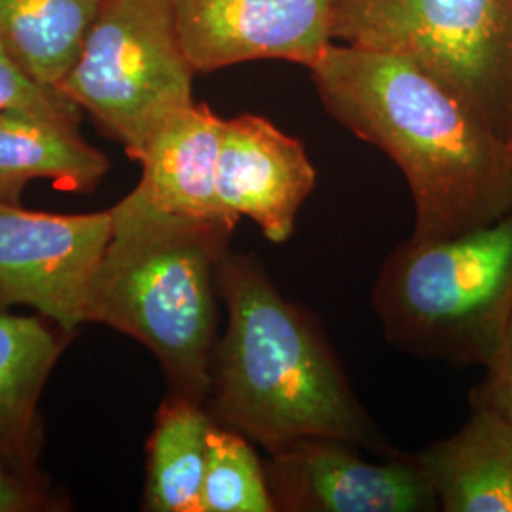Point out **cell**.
I'll return each mask as SVG.
<instances>
[{
	"mask_svg": "<svg viewBox=\"0 0 512 512\" xmlns=\"http://www.w3.org/2000/svg\"><path fill=\"white\" fill-rule=\"evenodd\" d=\"M76 122L8 116L0 120V192L19 203L23 186L50 179L57 188L90 192L109 171L103 152L88 145Z\"/></svg>",
	"mask_w": 512,
	"mask_h": 512,
	"instance_id": "cell-14",
	"label": "cell"
},
{
	"mask_svg": "<svg viewBox=\"0 0 512 512\" xmlns=\"http://www.w3.org/2000/svg\"><path fill=\"white\" fill-rule=\"evenodd\" d=\"M310 73L330 116L403 171L412 241L456 238L511 213L509 143L437 74L408 55L336 42Z\"/></svg>",
	"mask_w": 512,
	"mask_h": 512,
	"instance_id": "cell-1",
	"label": "cell"
},
{
	"mask_svg": "<svg viewBox=\"0 0 512 512\" xmlns=\"http://www.w3.org/2000/svg\"><path fill=\"white\" fill-rule=\"evenodd\" d=\"M0 205H19V203L10 202V200L0 192Z\"/></svg>",
	"mask_w": 512,
	"mask_h": 512,
	"instance_id": "cell-21",
	"label": "cell"
},
{
	"mask_svg": "<svg viewBox=\"0 0 512 512\" xmlns=\"http://www.w3.org/2000/svg\"><path fill=\"white\" fill-rule=\"evenodd\" d=\"M471 406L490 408L512 425V315L486 363V378L471 395Z\"/></svg>",
	"mask_w": 512,
	"mask_h": 512,
	"instance_id": "cell-19",
	"label": "cell"
},
{
	"mask_svg": "<svg viewBox=\"0 0 512 512\" xmlns=\"http://www.w3.org/2000/svg\"><path fill=\"white\" fill-rule=\"evenodd\" d=\"M228 325L211 363L209 414L268 454L311 437L387 454L325 332L287 300L253 256L226 253L217 272Z\"/></svg>",
	"mask_w": 512,
	"mask_h": 512,
	"instance_id": "cell-2",
	"label": "cell"
},
{
	"mask_svg": "<svg viewBox=\"0 0 512 512\" xmlns=\"http://www.w3.org/2000/svg\"><path fill=\"white\" fill-rule=\"evenodd\" d=\"M509 148H511V169H512V133H511V139H509ZM512 213V211H511Z\"/></svg>",
	"mask_w": 512,
	"mask_h": 512,
	"instance_id": "cell-22",
	"label": "cell"
},
{
	"mask_svg": "<svg viewBox=\"0 0 512 512\" xmlns=\"http://www.w3.org/2000/svg\"><path fill=\"white\" fill-rule=\"evenodd\" d=\"M456 435L418 454L446 512H512V425L471 406Z\"/></svg>",
	"mask_w": 512,
	"mask_h": 512,
	"instance_id": "cell-12",
	"label": "cell"
},
{
	"mask_svg": "<svg viewBox=\"0 0 512 512\" xmlns=\"http://www.w3.org/2000/svg\"><path fill=\"white\" fill-rule=\"evenodd\" d=\"M349 440L311 437L272 452L266 465L275 511L431 512L439 499L423 465L399 452L368 461Z\"/></svg>",
	"mask_w": 512,
	"mask_h": 512,
	"instance_id": "cell-8",
	"label": "cell"
},
{
	"mask_svg": "<svg viewBox=\"0 0 512 512\" xmlns=\"http://www.w3.org/2000/svg\"><path fill=\"white\" fill-rule=\"evenodd\" d=\"M8 116H38L78 124L80 109L55 88L42 86L25 73L0 40V120Z\"/></svg>",
	"mask_w": 512,
	"mask_h": 512,
	"instance_id": "cell-18",
	"label": "cell"
},
{
	"mask_svg": "<svg viewBox=\"0 0 512 512\" xmlns=\"http://www.w3.org/2000/svg\"><path fill=\"white\" fill-rule=\"evenodd\" d=\"M385 338L412 355L484 365L512 315V213L440 241H404L372 289Z\"/></svg>",
	"mask_w": 512,
	"mask_h": 512,
	"instance_id": "cell-4",
	"label": "cell"
},
{
	"mask_svg": "<svg viewBox=\"0 0 512 512\" xmlns=\"http://www.w3.org/2000/svg\"><path fill=\"white\" fill-rule=\"evenodd\" d=\"M315 181L304 145L270 120L256 114L224 120L217 165L222 215L247 217L272 243H285Z\"/></svg>",
	"mask_w": 512,
	"mask_h": 512,
	"instance_id": "cell-10",
	"label": "cell"
},
{
	"mask_svg": "<svg viewBox=\"0 0 512 512\" xmlns=\"http://www.w3.org/2000/svg\"><path fill=\"white\" fill-rule=\"evenodd\" d=\"M222 129L224 120L205 103L194 101L167 116L135 156L143 175L129 194L175 217H226L217 205Z\"/></svg>",
	"mask_w": 512,
	"mask_h": 512,
	"instance_id": "cell-11",
	"label": "cell"
},
{
	"mask_svg": "<svg viewBox=\"0 0 512 512\" xmlns=\"http://www.w3.org/2000/svg\"><path fill=\"white\" fill-rule=\"evenodd\" d=\"M103 0H0V40L42 86L73 69Z\"/></svg>",
	"mask_w": 512,
	"mask_h": 512,
	"instance_id": "cell-16",
	"label": "cell"
},
{
	"mask_svg": "<svg viewBox=\"0 0 512 512\" xmlns=\"http://www.w3.org/2000/svg\"><path fill=\"white\" fill-rule=\"evenodd\" d=\"M171 0H103L57 92L88 110L129 158L173 112L194 103Z\"/></svg>",
	"mask_w": 512,
	"mask_h": 512,
	"instance_id": "cell-6",
	"label": "cell"
},
{
	"mask_svg": "<svg viewBox=\"0 0 512 512\" xmlns=\"http://www.w3.org/2000/svg\"><path fill=\"white\" fill-rule=\"evenodd\" d=\"M112 215H55L0 205V310L29 306L65 332L86 323Z\"/></svg>",
	"mask_w": 512,
	"mask_h": 512,
	"instance_id": "cell-7",
	"label": "cell"
},
{
	"mask_svg": "<svg viewBox=\"0 0 512 512\" xmlns=\"http://www.w3.org/2000/svg\"><path fill=\"white\" fill-rule=\"evenodd\" d=\"M213 423L203 403L179 393L160 404L147 446V511L200 512Z\"/></svg>",
	"mask_w": 512,
	"mask_h": 512,
	"instance_id": "cell-15",
	"label": "cell"
},
{
	"mask_svg": "<svg viewBox=\"0 0 512 512\" xmlns=\"http://www.w3.org/2000/svg\"><path fill=\"white\" fill-rule=\"evenodd\" d=\"M46 505L48 499L40 484L0 463V512L40 511Z\"/></svg>",
	"mask_w": 512,
	"mask_h": 512,
	"instance_id": "cell-20",
	"label": "cell"
},
{
	"mask_svg": "<svg viewBox=\"0 0 512 512\" xmlns=\"http://www.w3.org/2000/svg\"><path fill=\"white\" fill-rule=\"evenodd\" d=\"M171 8L196 73L260 59L310 69L334 44V0H171Z\"/></svg>",
	"mask_w": 512,
	"mask_h": 512,
	"instance_id": "cell-9",
	"label": "cell"
},
{
	"mask_svg": "<svg viewBox=\"0 0 512 512\" xmlns=\"http://www.w3.org/2000/svg\"><path fill=\"white\" fill-rule=\"evenodd\" d=\"M332 37L412 57L509 143L512 0H334Z\"/></svg>",
	"mask_w": 512,
	"mask_h": 512,
	"instance_id": "cell-5",
	"label": "cell"
},
{
	"mask_svg": "<svg viewBox=\"0 0 512 512\" xmlns=\"http://www.w3.org/2000/svg\"><path fill=\"white\" fill-rule=\"evenodd\" d=\"M112 234L93 277L86 323L141 342L171 393L207 403L219 325L220 260L238 220L186 219L128 194L110 209Z\"/></svg>",
	"mask_w": 512,
	"mask_h": 512,
	"instance_id": "cell-3",
	"label": "cell"
},
{
	"mask_svg": "<svg viewBox=\"0 0 512 512\" xmlns=\"http://www.w3.org/2000/svg\"><path fill=\"white\" fill-rule=\"evenodd\" d=\"M57 329L38 317L0 310V463L35 482L38 399L63 351Z\"/></svg>",
	"mask_w": 512,
	"mask_h": 512,
	"instance_id": "cell-13",
	"label": "cell"
},
{
	"mask_svg": "<svg viewBox=\"0 0 512 512\" xmlns=\"http://www.w3.org/2000/svg\"><path fill=\"white\" fill-rule=\"evenodd\" d=\"M266 465L251 440L213 423L207 435V463L200 512H274Z\"/></svg>",
	"mask_w": 512,
	"mask_h": 512,
	"instance_id": "cell-17",
	"label": "cell"
}]
</instances>
